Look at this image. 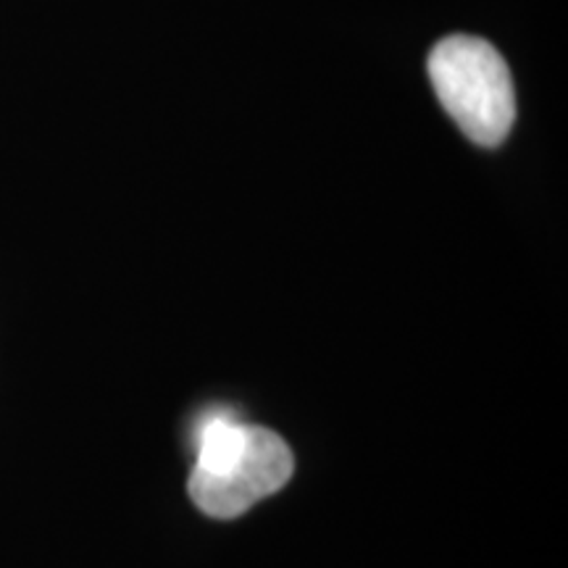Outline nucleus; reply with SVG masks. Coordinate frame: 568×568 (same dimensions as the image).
Wrapping results in <instances>:
<instances>
[{
  "label": "nucleus",
  "instance_id": "obj_1",
  "mask_svg": "<svg viewBox=\"0 0 568 568\" xmlns=\"http://www.w3.org/2000/svg\"><path fill=\"white\" fill-rule=\"evenodd\" d=\"M429 80L443 109L468 140L495 148L516 119V95L503 55L487 40L453 34L429 53Z\"/></svg>",
  "mask_w": 568,
  "mask_h": 568
},
{
  "label": "nucleus",
  "instance_id": "obj_2",
  "mask_svg": "<svg viewBox=\"0 0 568 568\" xmlns=\"http://www.w3.org/2000/svg\"><path fill=\"white\" fill-rule=\"evenodd\" d=\"M295 471L290 445L264 426H247L245 443L232 460L190 477V497L205 516L237 518L255 503L287 485Z\"/></svg>",
  "mask_w": 568,
  "mask_h": 568
}]
</instances>
